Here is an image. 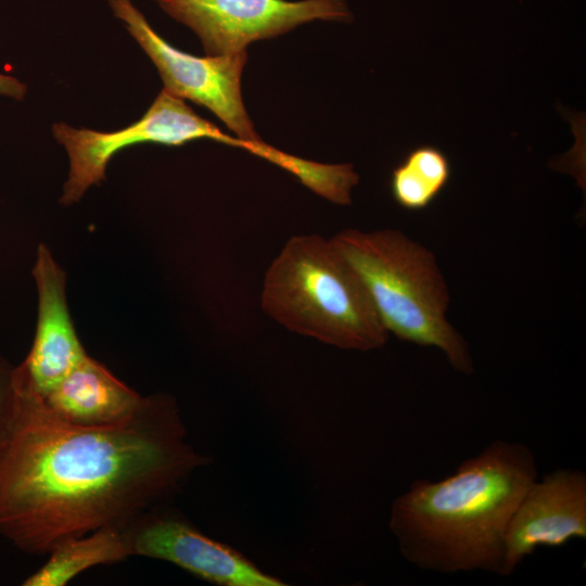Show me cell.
<instances>
[{
  "mask_svg": "<svg viewBox=\"0 0 586 586\" xmlns=\"http://www.w3.org/2000/svg\"><path fill=\"white\" fill-rule=\"evenodd\" d=\"M208 460L187 442L168 395L144 397L130 417L104 426L69 423L17 395L0 442V536L41 556L64 538L125 527Z\"/></svg>",
  "mask_w": 586,
  "mask_h": 586,
  "instance_id": "1",
  "label": "cell"
},
{
  "mask_svg": "<svg viewBox=\"0 0 586 586\" xmlns=\"http://www.w3.org/2000/svg\"><path fill=\"white\" fill-rule=\"evenodd\" d=\"M538 477L531 448L491 442L442 480L419 479L392 502L388 528L418 569L507 577L506 532L525 489Z\"/></svg>",
  "mask_w": 586,
  "mask_h": 586,
  "instance_id": "2",
  "label": "cell"
},
{
  "mask_svg": "<svg viewBox=\"0 0 586 586\" xmlns=\"http://www.w3.org/2000/svg\"><path fill=\"white\" fill-rule=\"evenodd\" d=\"M262 307L288 330L342 349H379L390 336L357 271L317 233L285 242L265 273Z\"/></svg>",
  "mask_w": 586,
  "mask_h": 586,
  "instance_id": "3",
  "label": "cell"
},
{
  "mask_svg": "<svg viewBox=\"0 0 586 586\" xmlns=\"http://www.w3.org/2000/svg\"><path fill=\"white\" fill-rule=\"evenodd\" d=\"M331 240L359 275L388 333L442 351L458 372L472 374L464 337L449 323V291L435 255L394 229H345Z\"/></svg>",
  "mask_w": 586,
  "mask_h": 586,
  "instance_id": "4",
  "label": "cell"
},
{
  "mask_svg": "<svg viewBox=\"0 0 586 586\" xmlns=\"http://www.w3.org/2000/svg\"><path fill=\"white\" fill-rule=\"evenodd\" d=\"M52 135L65 148L69 158L68 179L61 196V202L66 205L79 201L89 187L101 182L109 162L124 148L145 142L182 145L196 139H211L237 148L241 144L238 137L222 132L182 99L164 89L139 120L123 129L104 132L56 123L52 126Z\"/></svg>",
  "mask_w": 586,
  "mask_h": 586,
  "instance_id": "5",
  "label": "cell"
},
{
  "mask_svg": "<svg viewBox=\"0 0 586 586\" xmlns=\"http://www.w3.org/2000/svg\"><path fill=\"white\" fill-rule=\"evenodd\" d=\"M113 14L126 26L157 68L164 90L190 100L215 114L237 137L263 141L246 113L241 77L246 51L228 55L195 56L162 38L131 0H107Z\"/></svg>",
  "mask_w": 586,
  "mask_h": 586,
  "instance_id": "6",
  "label": "cell"
},
{
  "mask_svg": "<svg viewBox=\"0 0 586 586\" xmlns=\"http://www.w3.org/2000/svg\"><path fill=\"white\" fill-rule=\"evenodd\" d=\"M161 9L191 28L207 55L245 51L253 41L269 39L315 20L346 22L344 0H156Z\"/></svg>",
  "mask_w": 586,
  "mask_h": 586,
  "instance_id": "7",
  "label": "cell"
},
{
  "mask_svg": "<svg viewBox=\"0 0 586 586\" xmlns=\"http://www.w3.org/2000/svg\"><path fill=\"white\" fill-rule=\"evenodd\" d=\"M131 556L170 562L222 586H283L232 547L193 526L180 513L157 506L125 527Z\"/></svg>",
  "mask_w": 586,
  "mask_h": 586,
  "instance_id": "8",
  "label": "cell"
},
{
  "mask_svg": "<svg viewBox=\"0 0 586 586\" xmlns=\"http://www.w3.org/2000/svg\"><path fill=\"white\" fill-rule=\"evenodd\" d=\"M586 539V473L558 468L523 493L506 532V572L514 573L537 547Z\"/></svg>",
  "mask_w": 586,
  "mask_h": 586,
  "instance_id": "9",
  "label": "cell"
},
{
  "mask_svg": "<svg viewBox=\"0 0 586 586\" xmlns=\"http://www.w3.org/2000/svg\"><path fill=\"white\" fill-rule=\"evenodd\" d=\"M33 275L38 290V318L31 348L14 367L16 395L41 397L86 356L69 316L65 275L50 251L40 245Z\"/></svg>",
  "mask_w": 586,
  "mask_h": 586,
  "instance_id": "10",
  "label": "cell"
},
{
  "mask_svg": "<svg viewBox=\"0 0 586 586\" xmlns=\"http://www.w3.org/2000/svg\"><path fill=\"white\" fill-rule=\"evenodd\" d=\"M30 398L55 417L84 426L120 422L144 399L88 355L44 395Z\"/></svg>",
  "mask_w": 586,
  "mask_h": 586,
  "instance_id": "11",
  "label": "cell"
},
{
  "mask_svg": "<svg viewBox=\"0 0 586 586\" xmlns=\"http://www.w3.org/2000/svg\"><path fill=\"white\" fill-rule=\"evenodd\" d=\"M49 559L27 576L24 586H65L86 570L115 564L131 556L125 527L107 526L56 543Z\"/></svg>",
  "mask_w": 586,
  "mask_h": 586,
  "instance_id": "12",
  "label": "cell"
},
{
  "mask_svg": "<svg viewBox=\"0 0 586 586\" xmlns=\"http://www.w3.org/2000/svg\"><path fill=\"white\" fill-rule=\"evenodd\" d=\"M451 176L447 155L436 146L410 150L393 169L390 188L394 201L408 211L426 208L441 194Z\"/></svg>",
  "mask_w": 586,
  "mask_h": 586,
  "instance_id": "13",
  "label": "cell"
},
{
  "mask_svg": "<svg viewBox=\"0 0 586 586\" xmlns=\"http://www.w3.org/2000/svg\"><path fill=\"white\" fill-rule=\"evenodd\" d=\"M13 371L14 367L0 355V442L9 431L17 409Z\"/></svg>",
  "mask_w": 586,
  "mask_h": 586,
  "instance_id": "14",
  "label": "cell"
},
{
  "mask_svg": "<svg viewBox=\"0 0 586 586\" xmlns=\"http://www.w3.org/2000/svg\"><path fill=\"white\" fill-rule=\"evenodd\" d=\"M27 92V86L17 78L0 73V95L21 101Z\"/></svg>",
  "mask_w": 586,
  "mask_h": 586,
  "instance_id": "15",
  "label": "cell"
}]
</instances>
